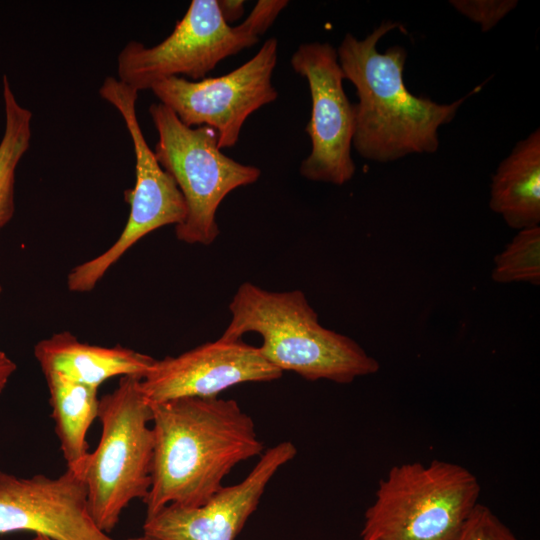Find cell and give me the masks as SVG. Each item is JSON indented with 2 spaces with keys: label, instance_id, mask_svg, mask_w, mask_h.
<instances>
[{
  "label": "cell",
  "instance_id": "cell-16",
  "mask_svg": "<svg viewBox=\"0 0 540 540\" xmlns=\"http://www.w3.org/2000/svg\"><path fill=\"white\" fill-rule=\"evenodd\" d=\"M44 376L50 394L52 418L67 469L83 476L90 454L87 432L98 417V389L58 374Z\"/></svg>",
  "mask_w": 540,
  "mask_h": 540
},
{
  "label": "cell",
  "instance_id": "cell-2",
  "mask_svg": "<svg viewBox=\"0 0 540 540\" xmlns=\"http://www.w3.org/2000/svg\"><path fill=\"white\" fill-rule=\"evenodd\" d=\"M400 27L399 22L382 21L364 39L346 34L336 49L344 78L358 97L352 145L361 157L379 163L436 152L440 127L452 122L464 102L481 89L449 104L413 95L403 77L406 49L399 45L384 53L377 49L383 36Z\"/></svg>",
  "mask_w": 540,
  "mask_h": 540
},
{
  "label": "cell",
  "instance_id": "cell-26",
  "mask_svg": "<svg viewBox=\"0 0 540 540\" xmlns=\"http://www.w3.org/2000/svg\"><path fill=\"white\" fill-rule=\"evenodd\" d=\"M0 292H1V286H0Z\"/></svg>",
  "mask_w": 540,
  "mask_h": 540
},
{
  "label": "cell",
  "instance_id": "cell-1",
  "mask_svg": "<svg viewBox=\"0 0 540 540\" xmlns=\"http://www.w3.org/2000/svg\"><path fill=\"white\" fill-rule=\"evenodd\" d=\"M154 435L146 517L168 505L197 507L242 461L261 454L253 419L233 399L185 397L151 403Z\"/></svg>",
  "mask_w": 540,
  "mask_h": 540
},
{
  "label": "cell",
  "instance_id": "cell-12",
  "mask_svg": "<svg viewBox=\"0 0 540 540\" xmlns=\"http://www.w3.org/2000/svg\"><path fill=\"white\" fill-rule=\"evenodd\" d=\"M258 347L242 341L204 343L178 356L155 360L140 380V388L150 403L185 397L211 398L247 382H269L282 376Z\"/></svg>",
  "mask_w": 540,
  "mask_h": 540
},
{
  "label": "cell",
  "instance_id": "cell-4",
  "mask_svg": "<svg viewBox=\"0 0 540 540\" xmlns=\"http://www.w3.org/2000/svg\"><path fill=\"white\" fill-rule=\"evenodd\" d=\"M481 487L465 467L442 460L393 466L365 512L363 540H455Z\"/></svg>",
  "mask_w": 540,
  "mask_h": 540
},
{
  "label": "cell",
  "instance_id": "cell-23",
  "mask_svg": "<svg viewBox=\"0 0 540 540\" xmlns=\"http://www.w3.org/2000/svg\"><path fill=\"white\" fill-rule=\"evenodd\" d=\"M16 370V364L4 353L0 351V393L4 390L10 376Z\"/></svg>",
  "mask_w": 540,
  "mask_h": 540
},
{
  "label": "cell",
  "instance_id": "cell-14",
  "mask_svg": "<svg viewBox=\"0 0 540 540\" xmlns=\"http://www.w3.org/2000/svg\"><path fill=\"white\" fill-rule=\"evenodd\" d=\"M34 355L44 375L58 374L97 389L115 376L143 378L156 360L120 345L102 347L81 342L67 331L39 341Z\"/></svg>",
  "mask_w": 540,
  "mask_h": 540
},
{
  "label": "cell",
  "instance_id": "cell-9",
  "mask_svg": "<svg viewBox=\"0 0 540 540\" xmlns=\"http://www.w3.org/2000/svg\"><path fill=\"white\" fill-rule=\"evenodd\" d=\"M278 41L267 39L247 62L228 74L191 81L168 77L150 90L188 127L209 126L218 135L220 149L239 140L246 119L278 97L272 75L277 64Z\"/></svg>",
  "mask_w": 540,
  "mask_h": 540
},
{
  "label": "cell",
  "instance_id": "cell-25",
  "mask_svg": "<svg viewBox=\"0 0 540 540\" xmlns=\"http://www.w3.org/2000/svg\"><path fill=\"white\" fill-rule=\"evenodd\" d=\"M31 540H51L45 536L35 535Z\"/></svg>",
  "mask_w": 540,
  "mask_h": 540
},
{
  "label": "cell",
  "instance_id": "cell-18",
  "mask_svg": "<svg viewBox=\"0 0 540 540\" xmlns=\"http://www.w3.org/2000/svg\"><path fill=\"white\" fill-rule=\"evenodd\" d=\"M491 278L496 283L540 285V226L519 230L495 256Z\"/></svg>",
  "mask_w": 540,
  "mask_h": 540
},
{
  "label": "cell",
  "instance_id": "cell-20",
  "mask_svg": "<svg viewBox=\"0 0 540 540\" xmlns=\"http://www.w3.org/2000/svg\"><path fill=\"white\" fill-rule=\"evenodd\" d=\"M460 14L478 24L483 32L493 29L518 5L516 0H450Z\"/></svg>",
  "mask_w": 540,
  "mask_h": 540
},
{
  "label": "cell",
  "instance_id": "cell-24",
  "mask_svg": "<svg viewBox=\"0 0 540 540\" xmlns=\"http://www.w3.org/2000/svg\"><path fill=\"white\" fill-rule=\"evenodd\" d=\"M127 540H157V539H155V538H153V537H150V536H148V535L143 534V535L140 536V537L129 538V539H127Z\"/></svg>",
  "mask_w": 540,
  "mask_h": 540
},
{
  "label": "cell",
  "instance_id": "cell-21",
  "mask_svg": "<svg viewBox=\"0 0 540 540\" xmlns=\"http://www.w3.org/2000/svg\"><path fill=\"white\" fill-rule=\"evenodd\" d=\"M286 0H259L243 23L258 37L273 24L287 6Z\"/></svg>",
  "mask_w": 540,
  "mask_h": 540
},
{
  "label": "cell",
  "instance_id": "cell-19",
  "mask_svg": "<svg viewBox=\"0 0 540 540\" xmlns=\"http://www.w3.org/2000/svg\"><path fill=\"white\" fill-rule=\"evenodd\" d=\"M455 540H520L485 505L478 503Z\"/></svg>",
  "mask_w": 540,
  "mask_h": 540
},
{
  "label": "cell",
  "instance_id": "cell-7",
  "mask_svg": "<svg viewBox=\"0 0 540 540\" xmlns=\"http://www.w3.org/2000/svg\"><path fill=\"white\" fill-rule=\"evenodd\" d=\"M138 91L107 76L101 98L121 115L135 154V185L125 191L130 212L118 239L103 253L74 267L67 276L71 292L93 290L106 272L140 239L166 225L181 224L187 214L184 198L173 178L160 166L148 146L136 114Z\"/></svg>",
  "mask_w": 540,
  "mask_h": 540
},
{
  "label": "cell",
  "instance_id": "cell-3",
  "mask_svg": "<svg viewBox=\"0 0 540 540\" xmlns=\"http://www.w3.org/2000/svg\"><path fill=\"white\" fill-rule=\"evenodd\" d=\"M231 320L220 338L262 336V356L282 372L309 381L348 384L378 372L379 362L353 339L323 327L300 290L273 292L241 284L229 304Z\"/></svg>",
  "mask_w": 540,
  "mask_h": 540
},
{
  "label": "cell",
  "instance_id": "cell-22",
  "mask_svg": "<svg viewBox=\"0 0 540 540\" xmlns=\"http://www.w3.org/2000/svg\"><path fill=\"white\" fill-rule=\"evenodd\" d=\"M244 3L243 0H217L220 14L229 25L243 16Z\"/></svg>",
  "mask_w": 540,
  "mask_h": 540
},
{
  "label": "cell",
  "instance_id": "cell-13",
  "mask_svg": "<svg viewBox=\"0 0 540 540\" xmlns=\"http://www.w3.org/2000/svg\"><path fill=\"white\" fill-rule=\"evenodd\" d=\"M295 455L292 442H280L261 455L241 482L222 487L204 504L191 508L168 505L146 517L143 534L157 540H235L272 477Z\"/></svg>",
  "mask_w": 540,
  "mask_h": 540
},
{
  "label": "cell",
  "instance_id": "cell-11",
  "mask_svg": "<svg viewBox=\"0 0 540 540\" xmlns=\"http://www.w3.org/2000/svg\"><path fill=\"white\" fill-rule=\"evenodd\" d=\"M29 531L51 540H114L94 522L83 476L19 478L0 471V536Z\"/></svg>",
  "mask_w": 540,
  "mask_h": 540
},
{
  "label": "cell",
  "instance_id": "cell-10",
  "mask_svg": "<svg viewBox=\"0 0 540 540\" xmlns=\"http://www.w3.org/2000/svg\"><path fill=\"white\" fill-rule=\"evenodd\" d=\"M290 62L307 80L312 103L306 126L311 152L302 161L300 174L310 181L343 185L356 172L351 156L356 117L343 87L337 50L328 42L302 43Z\"/></svg>",
  "mask_w": 540,
  "mask_h": 540
},
{
  "label": "cell",
  "instance_id": "cell-5",
  "mask_svg": "<svg viewBox=\"0 0 540 540\" xmlns=\"http://www.w3.org/2000/svg\"><path fill=\"white\" fill-rule=\"evenodd\" d=\"M140 380L123 376L111 393L99 399L101 437L83 472L90 514L107 534L129 503L144 500L151 486L152 409Z\"/></svg>",
  "mask_w": 540,
  "mask_h": 540
},
{
  "label": "cell",
  "instance_id": "cell-8",
  "mask_svg": "<svg viewBox=\"0 0 540 540\" xmlns=\"http://www.w3.org/2000/svg\"><path fill=\"white\" fill-rule=\"evenodd\" d=\"M259 41L243 22L227 24L217 0H193L162 42H128L117 57L118 79L138 92L168 77L199 81L225 58Z\"/></svg>",
  "mask_w": 540,
  "mask_h": 540
},
{
  "label": "cell",
  "instance_id": "cell-17",
  "mask_svg": "<svg viewBox=\"0 0 540 540\" xmlns=\"http://www.w3.org/2000/svg\"><path fill=\"white\" fill-rule=\"evenodd\" d=\"M5 128L0 141V230L14 214L15 172L31 141L32 113L16 99L3 76Z\"/></svg>",
  "mask_w": 540,
  "mask_h": 540
},
{
  "label": "cell",
  "instance_id": "cell-15",
  "mask_svg": "<svg viewBox=\"0 0 540 540\" xmlns=\"http://www.w3.org/2000/svg\"><path fill=\"white\" fill-rule=\"evenodd\" d=\"M490 209L512 229L540 224V130L518 141L492 176Z\"/></svg>",
  "mask_w": 540,
  "mask_h": 540
},
{
  "label": "cell",
  "instance_id": "cell-6",
  "mask_svg": "<svg viewBox=\"0 0 540 540\" xmlns=\"http://www.w3.org/2000/svg\"><path fill=\"white\" fill-rule=\"evenodd\" d=\"M149 113L158 133L153 152L175 181L187 208L184 221L175 226L176 237L208 246L220 233L216 221L220 203L236 188L255 183L261 170L226 156L213 128L188 127L160 102L152 104Z\"/></svg>",
  "mask_w": 540,
  "mask_h": 540
}]
</instances>
